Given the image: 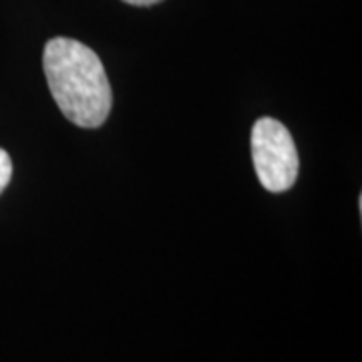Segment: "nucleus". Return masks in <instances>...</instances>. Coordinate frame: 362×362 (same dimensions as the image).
I'll use <instances>...</instances> for the list:
<instances>
[{"instance_id":"obj_2","label":"nucleus","mask_w":362,"mask_h":362,"mask_svg":"<svg viewBox=\"0 0 362 362\" xmlns=\"http://www.w3.org/2000/svg\"><path fill=\"white\" fill-rule=\"evenodd\" d=\"M252 159L264 189L272 194L288 192L298 177L296 143L290 131L272 117H262L252 129Z\"/></svg>"},{"instance_id":"obj_4","label":"nucleus","mask_w":362,"mask_h":362,"mask_svg":"<svg viewBox=\"0 0 362 362\" xmlns=\"http://www.w3.org/2000/svg\"><path fill=\"white\" fill-rule=\"evenodd\" d=\"M131 6H153V4H159L161 0H123Z\"/></svg>"},{"instance_id":"obj_3","label":"nucleus","mask_w":362,"mask_h":362,"mask_svg":"<svg viewBox=\"0 0 362 362\" xmlns=\"http://www.w3.org/2000/svg\"><path fill=\"white\" fill-rule=\"evenodd\" d=\"M11 177H13V161L4 149H0V194L11 183Z\"/></svg>"},{"instance_id":"obj_1","label":"nucleus","mask_w":362,"mask_h":362,"mask_svg":"<svg viewBox=\"0 0 362 362\" xmlns=\"http://www.w3.org/2000/svg\"><path fill=\"white\" fill-rule=\"evenodd\" d=\"M42 69L61 113L78 127H101L111 113L113 93L97 52L81 40L57 37L42 52Z\"/></svg>"}]
</instances>
